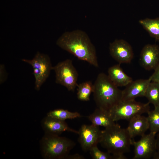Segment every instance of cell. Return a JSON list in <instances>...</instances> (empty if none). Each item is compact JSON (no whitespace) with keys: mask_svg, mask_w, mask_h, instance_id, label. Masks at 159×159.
<instances>
[{"mask_svg":"<svg viewBox=\"0 0 159 159\" xmlns=\"http://www.w3.org/2000/svg\"><path fill=\"white\" fill-rule=\"evenodd\" d=\"M56 44L78 59L98 67L95 47L85 32L76 30L65 32L58 39Z\"/></svg>","mask_w":159,"mask_h":159,"instance_id":"cell-1","label":"cell"},{"mask_svg":"<svg viewBox=\"0 0 159 159\" xmlns=\"http://www.w3.org/2000/svg\"><path fill=\"white\" fill-rule=\"evenodd\" d=\"M147 118L150 132L156 134L159 132V107H154L153 110L148 112Z\"/></svg>","mask_w":159,"mask_h":159,"instance_id":"cell-21","label":"cell"},{"mask_svg":"<svg viewBox=\"0 0 159 159\" xmlns=\"http://www.w3.org/2000/svg\"><path fill=\"white\" fill-rule=\"evenodd\" d=\"M149 125L147 117L141 115L136 116L129 120L127 130L131 138L142 136L149 129Z\"/></svg>","mask_w":159,"mask_h":159,"instance_id":"cell-14","label":"cell"},{"mask_svg":"<svg viewBox=\"0 0 159 159\" xmlns=\"http://www.w3.org/2000/svg\"><path fill=\"white\" fill-rule=\"evenodd\" d=\"M150 103H142L135 100L122 101L115 107L110 113L114 122L120 120H129L133 117L144 113L150 110Z\"/></svg>","mask_w":159,"mask_h":159,"instance_id":"cell-5","label":"cell"},{"mask_svg":"<svg viewBox=\"0 0 159 159\" xmlns=\"http://www.w3.org/2000/svg\"><path fill=\"white\" fill-rule=\"evenodd\" d=\"M155 138V144L156 150L159 151V132Z\"/></svg>","mask_w":159,"mask_h":159,"instance_id":"cell-26","label":"cell"},{"mask_svg":"<svg viewBox=\"0 0 159 159\" xmlns=\"http://www.w3.org/2000/svg\"><path fill=\"white\" fill-rule=\"evenodd\" d=\"M7 72L4 65L2 64L0 65V84H1L6 80L7 77Z\"/></svg>","mask_w":159,"mask_h":159,"instance_id":"cell-23","label":"cell"},{"mask_svg":"<svg viewBox=\"0 0 159 159\" xmlns=\"http://www.w3.org/2000/svg\"><path fill=\"white\" fill-rule=\"evenodd\" d=\"M42 125L46 133L59 135L68 131L78 134V131L69 127L65 121L47 116L42 120Z\"/></svg>","mask_w":159,"mask_h":159,"instance_id":"cell-13","label":"cell"},{"mask_svg":"<svg viewBox=\"0 0 159 159\" xmlns=\"http://www.w3.org/2000/svg\"><path fill=\"white\" fill-rule=\"evenodd\" d=\"M22 60L32 67L35 80L34 88L39 90L53 69L49 57L47 54L38 52L32 59H23Z\"/></svg>","mask_w":159,"mask_h":159,"instance_id":"cell-6","label":"cell"},{"mask_svg":"<svg viewBox=\"0 0 159 159\" xmlns=\"http://www.w3.org/2000/svg\"><path fill=\"white\" fill-rule=\"evenodd\" d=\"M93 93L97 108L109 112L121 100L122 91L103 73L98 75Z\"/></svg>","mask_w":159,"mask_h":159,"instance_id":"cell-3","label":"cell"},{"mask_svg":"<svg viewBox=\"0 0 159 159\" xmlns=\"http://www.w3.org/2000/svg\"><path fill=\"white\" fill-rule=\"evenodd\" d=\"M151 80L140 79L132 81L125 86L122 91L121 100L122 101L135 100L138 97H145L147 87Z\"/></svg>","mask_w":159,"mask_h":159,"instance_id":"cell-12","label":"cell"},{"mask_svg":"<svg viewBox=\"0 0 159 159\" xmlns=\"http://www.w3.org/2000/svg\"><path fill=\"white\" fill-rule=\"evenodd\" d=\"M47 116L64 121L66 119H72L81 117L80 114L77 112H71L61 109L51 111L47 114Z\"/></svg>","mask_w":159,"mask_h":159,"instance_id":"cell-20","label":"cell"},{"mask_svg":"<svg viewBox=\"0 0 159 159\" xmlns=\"http://www.w3.org/2000/svg\"><path fill=\"white\" fill-rule=\"evenodd\" d=\"M150 78L151 81L159 84V65L154 69V72Z\"/></svg>","mask_w":159,"mask_h":159,"instance_id":"cell-24","label":"cell"},{"mask_svg":"<svg viewBox=\"0 0 159 159\" xmlns=\"http://www.w3.org/2000/svg\"><path fill=\"white\" fill-rule=\"evenodd\" d=\"M55 74V82L74 91L77 86L78 74L70 59H67L53 67Z\"/></svg>","mask_w":159,"mask_h":159,"instance_id":"cell-7","label":"cell"},{"mask_svg":"<svg viewBox=\"0 0 159 159\" xmlns=\"http://www.w3.org/2000/svg\"><path fill=\"white\" fill-rule=\"evenodd\" d=\"M145 97L154 107H159V84L151 81L146 89Z\"/></svg>","mask_w":159,"mask_h":159,"instance_id":"cell-18","label":"cell"},{"mask_svg":"<svg viewBox=\"0 0 159 159\" xmlns=\"http://www.w3.org/2000/svg\"><path fill=\"white\" fill-rule=\"evenodd\" d=\"M77 87L78 99L82 101H89L90 95L94 91V84L91 82L88 81L78 85Z\"/></svg>","mask_w":159,"mask_h":159,"instance_id":"cell-19","label":"cell"},{"mask_svg":"<svg viewBox=\"0 0 159 159\" xmlns=\"http://www.w3.org/2000/svg\"><path fill=\"white\" fill-rule=\"evenodd\" d=\"M108 74L109 78L117 87L126 86L133 80L123 71L120 64L109 67Z\"/></svg>","mask_w":159,"mask_h":159,"instance_id":"cell-15","label":"cell"},{"mask_svg":"<svg viewBox=\"0 0 159 159\" xmlns=\"http://www.w3.org/2000/svg\"><path fill=\"white\" fill-rule=\"evenodd\" d=\"M101 131L99 126L83 125L80 128L78 134V141L82 149L86 152L93 146L99 143Z\"/></svg>","mask_w":159,"mask_h":159,"instance_id":"cell-9","label":"cell"},{"mask_svg":"<svg viewBox=\"0 0 159 159\" xmlns=\"http://www.w3.org/2000/svg\"><path fill=\"white\" fill-rule=\"evenodd\" d=\"M153 158L154 159H159V151H156Z\"/></svg>","mask_w":159,"mask_h":159,"instance_id":"cell-27","label":"cell"},{"mask_svg":"<svg viewBox=\"0 0 159 159\" xmlns=\"http://www.w3.org/2000/svg\"><path fill=\"white\" fill-rule=\"evenodd\" d=\"M90 154L93 159H112L113 157L110 154L100 150L97 145L92 147L89 150Z\"/></svg>","mask_w":159,"mask_h":159,"instance_id":"cell-22","label":"cell"},{"mask_svg":"<svg viewBox=\"0 0 159 159\" xmlns=\"http://www.w3.org/2000/svg\"><path fill=\"white\" fill-rule=\"evenodd\" d=\"M139 62L145 69H155L159 65V47L156 44H148L141 50Z\"/></svg>","mask_w":159,"mask_h":159,"instance_id":"cell-11","label":"cell"},{"mask_svg":"<svg viewBox=\"0 0 159 159\" xmlns=\"http://www.w3.org/2000/svg\"><path fill=\"white\" fill-rule=\"evenodd\" d=\"M68 159H84L85 158L83 156L78 154H76L73 155H68L66 158Z\"/></svg>","mask_w":159,"mask_h":159,"instance_id":"cell-25","label":"cell"},{"mask_svg":"<svg viewBox=\"0 0 159 159\" xmlns=\"http://www.w3.org/2000/svg\"><path fill=\"white\" fill-rule=\"evenodd\" d=\"M156 133L150 132L141 136L140 139L133 140L134 155L133 159H147L153 158L157 151L155 136Z\"/></svg>","mask_w":159,"mask_h":159,"instance_id":"cell-8","label":"cell"},{"mask_svg":"<svg viewBox=\"0 0 159 159\" xmlns=\"http://www.w3.org/2000/svg\"><path fill=\"white\" fill-rule=\"evenodd\" d=\"M42 154L46 159H66L75 146L71 140L59 135L46 133L41 141Z\"/></svg>","mask_w":159,"mask_h":159,"instance_id":"cell-4","label":"cell"},{"mask_svg":"<svg viewBox=\"0 0 159 159\" xmlns=\"http://www.w3.org/2000/svg\"><path fill=\"white\" fill-rule=\"evenodd\" d=\"M109 49L111 56L120 64L130 63L133 58L131 46L123 39H116L110 43Z\"/></svg>","mask_w":159,"mask_h":159,"instance_id":"cell-10","label":"cell"},{"mask_svg":"<svg viewBox=\"0 0 159 159\" xmlns=\"http://www.w3.org/2000/svg\"><path fill=\"white\" fill-rule=\"evenodd\" d=\"M132 141L127 129L115 123L102 131L99 143L113 159H126L124 154L129 152Z\"/></svg>","mask_w":159,"mask_h":159,"instance_id":"cell-2","label":"cell"},{"mask_svg":"<svg viewBox=\"0 0 159 159\" xmlns=\"http://www.w3.org/2000/svg\"><path fill=\"white\" fill-rule=\"evenodd\" d=\"M92 124L105 128L111 126L115 123L112 118L110 112L97 108L88 117Z\"/></svg>","mask_w":159,"mask_h":159,"instance_id":"cell-16","label":"cell"},{"mask_svg":"<svg viewBox=\"0 0 159 159\" xmlns=\"http://www.w3.org/2000/svg\"><path fill=\"white\" fill-rule=\"evenodd\" d=\"M139 22L150 36L159 41V17L154 19L146 18L140 20Z\"/></svg>","mask_w":159,"mask_h":159,"instance_id":"cell-17","label":"cell"}]
</instances>
